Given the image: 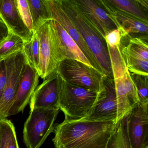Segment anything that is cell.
Wrapping results in <instances>:
<instances>
[{"mask_svg": "<svg viewBox=\"0 0 148 148\" xmlns=\"http://www.w3.org/2000/svg\"><path fill=\"white\" fill-rule=\"evenodd\" d=\"M116 119L67 120L54 125L55 148H106L117 124Z\"/></svg>", "mask_w": 148, "mask_h": 148, "instance_id": "1", "label": "cell"}, {"mask_svg": "<svg viewBox=\"0 0 148 148\" xmlns=\"http://www.w3.org/2000/svg\"><path fill=\"white\" fill-rule=\"evenodd\" d=\"M60 5L84 40L101 67L103 73L112 77L110 59L105 39L92 26L74 0H59Z\"/></svg>", "mask_w": 148, "mask_h": 148, "instance_id": "2", "label": "cell"}, {"mask_svg": "<svg viewBox=\"0 0 148 148\" xmlns=\"http://www.w3.org/2000/svg\"><path fill=\"white\" fill-rule=\"evenodd\" d=\"M112 77L119 110L120 119L128 116L139 103L136 90L121 53V45L108 46Z\"/></svg>", "mask_w": 148, "mask_h": 148, "instance_id": "3", "label": "cell"}, {"mask_svg": "<svg viewBox=\"0 0 148 148\" xmlns=\"http://www.w3.org/2000/svg\"><path fill=\"white\" fill-rule=\"evenodd\" d=\"M60 77L58 107L64 112L65 119L84 118L96 103L99 92L69 84Z\"/></svg>", "mask_w": 148, "mask_h": 148, "instance_id": "4", "label": "cell"}, {"mask_svg": "<svg viewBox=\"0 0 148 148\" xmlns=\"http://www.w3.org/2000/svg\"><path fill=\"white\" fill-rule=\"evenodd\" d=\"M59 109H31L23 130L24 142L27 148H39L53 132Z\"/></svg>", "mask_w": 148, "mask_h": 148, "instance_id": "5", "label": "cell"}, {"mask_svg": "<svg viewBox=\"0 0 148 148\" xmlns=\"http://www.w3.org/2000/svg\"><path fill=\"white\" fill-rule=\"evenodd\" d=\"M57 71L67 83L97 92H99L103 88L104 79L106 77L93 67L74 60L61 61Z\"/></svg>", "mask_w": 148, "mask_h": 148, "instance_id": "6", "label": "cell"}, {"mask_svg": "<svg viewBox=\"0 0 148 148\" xmlns=\"http://www.w3.org/2000/svg\"><path fill=\"white\" fill-rule=\"evenodd\" d=\"M4 60L6 66L7 81L0 100V120L8 117V111L17 93L27 62L22 51L11 54Z\"/></svg>", "mask_w": 148, "mask_h": 148, "instance_id": "7", "label": "cell"}, {"mask_svg": "<svg viewBox=\"0 0 148 148\" xmlns=\"http://www.w3.org/2000/svg\"><path fill=\"white\" fill-rule=\"evenodd\" d=\"M82 119L120 120L113 78H104L103 88L99 92L96 103L87 116Z\"/></svg>", "mask_w": 148, "mask_h": 148, "instance_id": "8", "label": "cell"}, {"mask_svg": "<svg viewBox=\"0 0 148 148\" xmlns=\"http://www.w3.org/2000/svg\"><path fill=\"white\" fill-rule=\"evenodd\" d=\"M50 22L53 47L58 62L74 60L92 66L79 47L62 27L54 20H51Z\"/></svg>", "mask_w": 148, "mask_h": 148, "instance_id": "9", "label": "cell"}, {"mask_svg": "<svg viewBox=\"0 0 148 148\" xmlns=\"http://www.w3.org/2000/svg\"><path fill=\"white\" fill-rule=\"evenodd\" d=\"M46 1L52 20L56 21L69 34L88 60L92 66L103 73L97 61L69 16L64 11L59 0H46Z\"/></svg>", "mask_w": 148, "mask_h": 148, "instance_id": "10", "label": "cell"}, {"mask_svg": "<svg viewBox=\"0 0 148 148\" xmlns=\"http://www.w3.org/2000/svg\"><path fill=\"white\" fill-rule=\"evenodd\" d=\"M132 148H148V102L139 103L127 116Z\"/></svg>", "mask_w": 148, "mask_h": 148, "instance_id": "11", "label": "cell"}, {"mask_svg": "<svg viewBox=\"0 0 148 148\" xmlns=\"http://www.w3.org/2000/svg\"><path fill=\"white\" fill-rule=\"evenodd\" d=\"M74 1L84 16L104 38L112 31L118 29L100 0Z\"/></svg>", "mask_w": 148, "mask_h": 148, "instance_id": "12", "label": "cell"}, {"mask_svg": "<svg viewBox=\"0 0 148 148\" xmlns=\"http://www.w3.org/2000/svg\"><path fill=\"white\" fill-rule=\"evenodd\" d=\"M39 42V64L38 72L45 79L57 70L60 64L54 54L52 43L50 21L35 32Z\"/></svg>", "mask_w": 148, "mask_h": 148, "instance_id": "13", "label": "cell"}, {"mask_svg": "<svg viewBox=\"0 0 148 148\" xmlns=\"http://www.w3.org/2000/svg\"><path fill=\"white\" fill-rule=\"evenodd\" d=\"M60 80L59 74L56 70L38 86L30 100V109H59Z\"/></svg>", "mask_w": 148, "mask_h": 148, "instance_id": "14", "label": "cell"}, {"mask_svg": "<svg viewBox=\"0 0 148 148\" xmlns=\"http://www.w3.org/2000/svg\"><path fill=\"white\" fill-rule=\"evenodd\" d=\"M39 75L37 70L27 62L17 93L9 109L8 116H12L24 110L30 103L32 95L38 84Z\"/></svg>", "mask_w": 148, "mask_h": 148, "instance_id": "15", "label": "cell"}, {"mask_svg": "<svg viewBox=\"0 0 148 148\" xmlns=\"http://www.w3.org/2000/svg\"><path fill=\"white\" fill-rule=\"evenodd\" d=\"M0 18L9 32L20 37L24 42L32 39L34 33L27 28L21 18L17 0H0Z\"/></svg>", "mask_w": 148, "mask_h": 148, "instance_id": "16", "label": "cell"}, {"mask_svg": "<svg viewBox=\"0 0 148 148\" xmlns=\"http://www.w3.org/2000/svg\"><path fill=\"white\" fill-rule=\"evenodd\" d=\"M100 1L118 29L122 31L125 37L132 34L148 35V22L127 13L114 9L109 5L106 0H100Z\"/></svg>", "mask_w": 148, "mask_h": 148, "instance_id": "17", "label": "cell"}, {"mask_svg": "<svg viewBox=\"0 0 148 148\" xmlns=\"http://www.w3.org/2000/svg\"><path fill=\"white\" fill-rule=\"evenodd\" d=\"M114 9L127 13L148 22V0H106Z\"/></svg>", "mask_w": 148, "mask_h": 148, "instance_id": "18", "label": "cell"}, {"mask_svg": "<svg viewBox=\"0 0 148 148\" xmlns=\"http://www.w3.org/2000/svg\"><path fill=\"white\" fill-rule=\"evenodd\" d=\"M27 2L32 15L34 32L52 19L46 0H27Z\"/></svg>", "mask_w": 148, "mask_h": 148, "instance_id": "19", "label": "cell"}, {"mask_svg": "<svg viewBox=\"0 0 148 148\" xmlns=\"http://www.w3.org/2000/svg\"><path fill=\"white\" fill-rule=\"evenodd\" d=\"M129 36V43L121 48V52L148 60V35Z\"/></svg>", "mask_w": 148, "mask_h": 148, "instance_id": "20", "label": "cell"}, {"mask_svg": "<svg viewBox=\"0 0 148 148\" xmlns=\"http://www.w3.org/2000/svg\"><path fill=\"white\" fill-rule=\"evenodd\" d=\"M106 148H132L127 132V116L118 122Z\"/></svg>", "mask_w": 148, "mask_h": 148, "instance_id": "21", "label": "cell"}, {"mask_svg": "<svg viewBox=\"0 0 148 148\" xmlns=\"http://www.w3.org/2000/svg\"><path fill=\"white\" fill-rule=\"evenodd\" d=\"M0 148H19L15 127L7 119L0 120Z\"/></svg>", "mask_w": 148, "mask_h": 148, "instance_id": "22", "label": "cell"}, {"mask_svg": "<svg viewBox=\"0 0 148 148\" xmlns=\"http://www.w3.org/2000/svg\"><path fill=\"white\" fill-rule=\"evenodd\" d=\"M22 51L27 63L38 71L39 64V42L36 32L34 33L30 41L24 42Z\"/></svg>", "mask_w": 148, "mask_h": 148, "instance_id": "23", "label": "cell"}, {"mask_svg": "<svg viewBox=\"0 0 148 148\" xmlns=\"http://www.w3.org/2000/svg\"><path fill=\"white\" fill-rule=\"evenodd\" d=\"M24 41L20 37L10 32L8 37L0 45V60L11 54L22 51Z\"/></svg>", "mask_w": 148, "mask_h": 148, "instance_id": "24", "label": "cell"}, {"mask_svg": "<svg viewBox=\"0 0 148 148\" xmlns=\"http://www.w3.org/2000/svg\"><path fill=\"white\" fill-rule=\"evenodd\" d=\"M122 54L130 73L148 75V60L122 53Z\"/></svg>", "mask_w": 148, "mask_h": 148, "instance_id": "25", "label": "cell"}, {"mask_svg": "<svg viewBox=\"0 0 148 148\" xmlns=\"http://www.w3.org/2000/svg\"><path fill=\"white\" fill-rule=\"evenodd\" d=\"M136 90L139 103L148 102V75L130 73Z\"/></svg>", "mask_w": 148, "mask_h": 148, "instance_id": "26", "label": "cell"}, {"mask_svg": "<svg viewBox=\"0 0 148 148\" xmlns=\"http://www.w3.org/2000/svg\"><path fill=\"white\" fill-rule=\"evenodd\" d=\"M17 4L21 18L30 31L34 33L32 15L27 0H17Z\"/></svg>", "mask_w": 148, "mask_h": 148, "instance_id": "27", "label": "cell"}, {"mask_svg": "<svg viewBox=\"0 0 148 148\" xmlns=\"http://www.w3.org/2000/svg\"><path fill=\"white\" fill-rule=\"evenodd\" d=\"M124 37L122 31L119 29H116L108 34L105 39L108 46L114 47L121 45V40Z\"/></svg>", "mask_w": 148, "mask_h": 148, "instance_id": "28", "label": "cell"}, {"mask_svg": "<svg viewBox=\"0 0 148 148\" xmlns=\"http://www.w3.org/2000/svg\"><path fill=\"white\" fill-rule=\"evenodd\" d=\"M7 81V70L4 59L0 60V100L5 87Z\"/></svg>", "mask_w": 148, "mask_h": 148, "instance_id": "29", "label": "cell"}, {"mask_svg": "<svg viewBox=\"0 0 148 148\" xmlns=\"http://www.w3.org/2000/svg\"><path fill=\"white\" fill-rule=\"evenodd\" d=\"M9 32L7 27L0 18V45L8 37Z\"/></svg>", "mask_w": 148, "mask_h": 148, "instance_id": "30", "label": "cell"}]
</instances>
